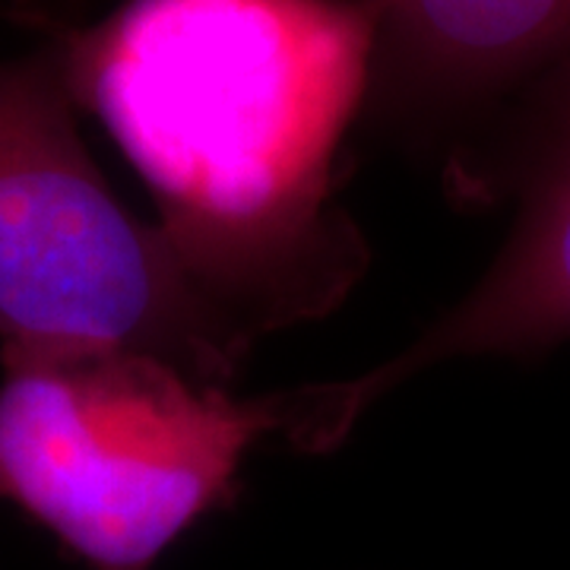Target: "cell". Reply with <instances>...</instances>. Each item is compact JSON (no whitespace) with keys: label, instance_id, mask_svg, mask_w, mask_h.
Masks as SVG:
<instances>
[{"label":"cell","instance_id":"cell-1","mask_svg":"<svg viewBox=\"0 0 570 570\" xmlns=\"http://www.w3.org/2000/svg\"><path fill=\"white\" fill-rule=\"evenodd\" d=\"M80 115L156 200L184 273L250 340L321 317L367 245L333 204L362 121L374 22L355 0H118L51 26Z\"/></svg>","mask_w":570,"mask_h":570},{"label":"cell","instance_id":"cell-4","mask_svg":"<svg viewBox=\"0 0 570 570\" xmlns=\"http://www.w3.org/2000/svg\"><path fill=\"white\" fill-rule=\"evenodd\" d=\"M441 175L460 200L510 204L504 245L466 295L387 362L283 390L288 448H340L367 409L428 367L535 355L570 340V58L510 99Z\"/></svg>","mask_w":570,"mask_h":570},{"label":"cell","instance_id":"cell-3","mask_svg":"<svg viewBox=\"0 0 570 570\" xmlns=\"http://www.w3.org/2000/svg\"><path fill=\"white\" fill-rule=\"evenodd\" d=\"M250 346L111 190L51 48L0 58V352L130 348L232 387Z\"/></svg>","mask_w":570,"mask_h":570},{"label":"cell","instance_id":"cell-5","mask_svg":"<svg viewBox=\"0 0 570 570\" xmlns=\"http://www.w3.org/2000/svg\"><path fill=\"white\" fill-rule=\"evenodd\" d=\"M374 22L362 121L444 165L570 58V0H355Z\"/></svg>","mask_w":570,"mask_h":570},{"label":"cell","instance_id":"cell-2","mask_svg":"<svg viewBox=\"0 0 570 570\" xmlns=\"http://www.w3.org/2000/svg\"><path fill=\"white\" fill-rule=\"evenodd\" d=\"M0 498L92 570H149L279 434L276 396L238 400L130 348L0 352Z\"/></svg>","mask_w":570,"mask_h":570}]
</instances>
